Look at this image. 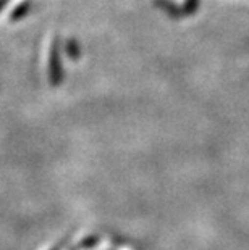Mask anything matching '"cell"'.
<instances>
[{
  "label": "cell",
  "instance_id": "cell-1",
  "mask_svg": "<svg viewBox=\"0 0 249 250\" xmlns=\"http://www.w3.org/2000/svg\"><path fill=\"white\" fill-rule=\"evenodd\" d=\"M198 5H199V0H186L184 3V10H183V15H191L198 10Z\"/></svg>",
  "mask_w": 249,
  "mask_h": 250
}]
</instances>
